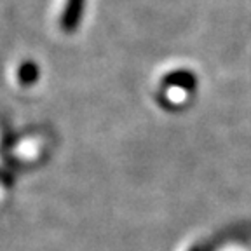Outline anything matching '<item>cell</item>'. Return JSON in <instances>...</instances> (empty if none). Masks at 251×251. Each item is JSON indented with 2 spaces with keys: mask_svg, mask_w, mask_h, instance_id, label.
Instances as JSON below:
<instances>
[{
  "mask_svg": "<svg viewBox=\"0 0 251 251\" xmlns=\"http://www.w3.org/2000/svg\"><path fill=\"white\" fill-rule=\"evenodd\" d=\"M82 11L84 0H67V5H65V11L61 16L63 31H67V33L75 31V28L80 23V18H82Z\"/></svg>",
  "mask_w": 251,
  "mask_h": 251,
  "instance_id": "1",
  "label": "cell"
},
{
  "mask_svg": "<svg viewBox=\"0 0 251 251\" xmlns=\"http://www.w3.org/2000/svg\"><path fill=\"white\" fill-rule=\"evenodd\" d=\"M166 82L169 86L175 87H183V89H192L196 86V77L188 72H175V74H169L166 77Z\"/></svg>",
  "mask_w": 251,
  "mask_h": 251,
  "instance_id": "2",
  "label": "cell"
},
{
  "mask_svg": "<svg viewBox=\"0 0 251 251\" xmlns=\"http://www.w3.org/2000/svg\"><path fill=\"white\" fill-rule=\"evenodd\" d=\"M190 251H199V248H192V250H190Z\"/></svg>",
  "mask_w": 251,
  "mask_h": 251,
  "instance_id": "4",
  "label": "cell"
},
{
  "mask_svg": "<svg viewBox=\"0 0 251 251\" xmlns=\"http://www.w3.org/2000/svg\"><path fill=\"white\" fill-rule=\"evenodd\" d=\"M37 77H39V70H37V67L33 65V63H25V65H21L20 80L25 84V86L33 84L37 80Z\"/></svg>",
  "mask_w": 251,
  "mask_h": 251,
  "instance_id": "3",
  "label": "cell"
}]
</instances>
